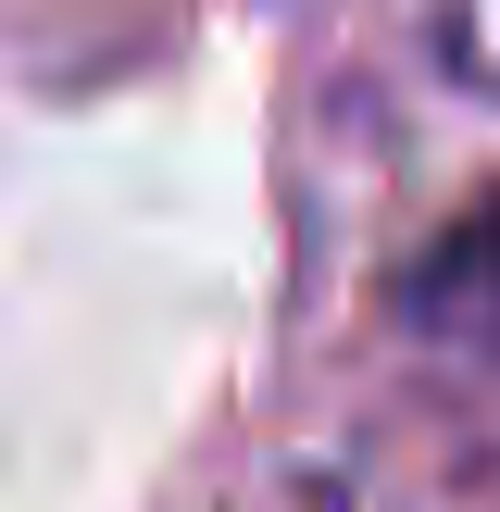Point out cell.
<instances>
[{
	"label": "cell",
	"instance_id": "1",
	"mask_svg": "<svg viewBox=\"0 0 500 512\" xmlns=\"http://www.w3.org/2000/svg\"><path fill=\"white\" fill-rule=\"evenodd\" d=\"M400 300H413V325H438L450 350L500 363V188L413 250V288H400Z\"/></svg>",
	"mask_w": 500,
	"mask_h": 512
}]
</instances>
